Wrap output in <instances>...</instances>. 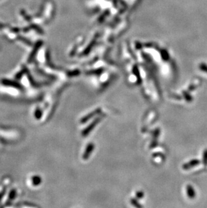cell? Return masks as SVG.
<instances>
[{
	"mask_svg": "<svg viewBox=\"0 0 207 208\" xmlns=\"http://www.w3.org/2000/svg\"><path fill=\"white\" fill-rule=\"evenodd\" d=\"M203 162H204V164H207V150H205L204 152V155H203Z\"/></svg>",
	"mask_w": 207,
	"mask_h": 208,
	"instance_id": "52a82bcc",
	"label": "cell"
},
{
	"mask_svg": "<svg viewBox=\"0 0 207 208\" xmlns=\"http://www.w3.org/2000/svg\"><path fill=\"white\" fill-rule=\"evenodd\" d=\"M199 163H200V161L198 160H193L187 163V164H184V168L188 169L190 168H192V167L196 166V165L198 164Z\"/></svg>",
	"mask_w": 207,
	"mask_h": 208,
	"instance_id": "3957f363",
	"label": "cell"
},
{
	"mask_svg": "<svg viewBox=\"0 0 207 208\" xmlns=\"http://www.w3.org/2000/svg\"><path fill=\"white\" fill-rule=\"evenodd\" d=\"M199 68L202 71L207 73V65H206L205 64H201L200 65Z\"/></svg>",
	"mask_w": 207,
	"mask_h": 208,
	"instance_id": "8992f818",
	"label": "cell"
},
{
	"mask_svg": "<svg viewBox=\"0 0 207 208\" xmlns=\"http://www.w3.org/2000/svg\"><path fill=\"white\" fill-rule=\"evenodd\" d=\"M2 27H3L2 25H1V24H0V28H2Z\"/></svg>",
	"mask_w": 207,
	"mask_h": 208,
	"instance_id": "9c48e42d",
	"label": "cell"
},
{
	"mask_svg": "<svg viewBox=\"0 0 207 208\" xmlns=\"http://www.w3.org/2000/svg\"><path fill=\"white\" fill-rule=\"evenodd\" d=\"M187 192H188V195L189 196L190 198H194L195 196V192L194 189L192 188V186L190 185H188L187 187Z\"/></svg>",
	"mask_w": 207,
	"mask_h": 208,
	"instance_id": "277c9868",
	"label": "cell"
},
{
	"mask_svg": "<svg viewBox=\"0 0 207 208\" xmlns=\"http://www.w3.org/2000/svg\"><path fill=\"white\" fill-rule=\"evenodd\" d=\"M15 194H16V191H15V190H12V191H11L10 193V199H14Z\"/></svg>",
	"mask_w": 207,
	"mask_h": 208,
	"instance_id": "ba28073f",
	"label": "cell"
},
{
	"mask_svg": "<svg viewBox=\"0 0 207 208\" xmlns=\"http://www.w3.org/2000/svg\"><path fill=\"white\" fill-rule=\"evenodd\" d=\"M41 182V179L39 177V176H35L32 178V183L34 185H38Z\"/></svg>",
	"mask_w": 207,
	"mask_h": 208,
	"instance_id": "5b68a950",
	"label": "cell"
},
{
	"mask_svg": "<svg viewBox=\"0 0 207 208\" xmlns=\"http://www.w3.org/2000/svg\"><path fill=\"white\" fill-rule=\"evenodd\" d=\"M2 83H3V85H5V86H12L14 87V88H22L21 85H20V83H18V82H16V81H15L9 80V79H3Z\"/></svg>",
	"mask_w": 207,
	"mask_h": 208,
	"instance_id": "7a4b0ae2",
	"label": "cell"
},
{
	"mask_svg": "<svg viewBox=\"0 0 207 208\" xmlns=\"http://www.w3.org/2000/svg\"><path fill=\"white\" fill-rule=\"evenodd\" d=\"M42 44V42L41 41V40H39V41H38L36 42V44H35L34 49H32L31 53L30 54L28 59V62H31V61L33 60V59L34 58V57L36 56V55L37 54V51H38V50H39L40 48L41 47Z\"/></svg>",
	"mask_w": 207,
	"mask_h": 208,
	"instance_id": "6da1fadb",
	"label": "cell"
}]
</instances>
